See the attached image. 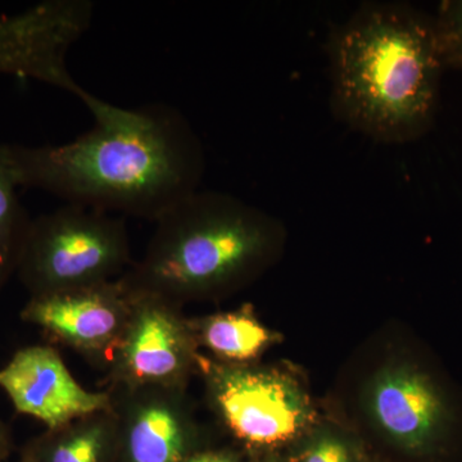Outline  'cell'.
Wrapping results in <instances>:
<instances>
[{"label": "cell", "mask_w": 462, "mask_h": 462, "mask_svg": "<svg viewBox=\"0 0 462 462\" xmlns=\"http://www.w3.org/2000/svg\"><path fill=\"white\" fill-rule=\"evenodd\" d=\"M87 107L96 126L75 141L7 144L20 187L152 223L199 190L205 149L178 108L165 103L121 108L97 97Z\"/></svg>", "instance_id": "1"}, {"label": "cell", "mask_w": 462, "mask_h": 462, "mask_svg": "<svg viewBox=\"0 0 462 462\" xmlns=\"http://www.w3.org/2000/svg\"><path fill=\"white\" fill-rule=\"evenodd\" d=\"M327 50L338 120L384 144L430 132L445 69L434 16L404 3H363L331 32Z\"/></svg>", "instance_id": "2"}, {"label": "cell", "mask_w": 462, "mask_h": 462, "mask_svg": "<svg viewBox=\"0 0 462 462\" xmlns=\"http://www.w3.org/2000/svg\"><path fill=\"white\" fill-rule=\"evenodd\" d=\"M144 256L117 279L132 296L184 306L238 291L281 254L278 218L218 190H197L156 221Z\"/></svg>", "instance_id": "3"}, {"label": "cell", "mask_w": 462, "mask_h": 462, "mask_svg": "<svg viewBox=\"0 0 462 462\" xmlns=\"http://www.w3.org/2000/svg\"><path fill=\"white\" fill-rule=\"evenodd\" d=\"M132 264L123 217L66 203L33 218L16 275L39 297L117 281Z\"/></svg>", "instance_id": "4"}, {"label": "cell", "mask_w": 462, "mask_h": 462, "mask_svg": "<svg viewBox=\"0 0 462 462\" xmlns=\"http://www.w3.org/2000/svg\"><path fill=\"white\" fill-rule=\"evenodd\" d=\"M370 421L416 462H447L462 451V398L442 376L411 360L374 374L365 389Z\"/></svg>", "instance_id": "5"}, {"label": "cell", "mask_w": 462, "mask_h": 462, "mask_svg": "<svg viewBox=\"0 0 462 462\" xmlns=\"http://www.w3.org/2000/svg\"><path fill=\"white\" fill-rule=\"evenodd\" d=\"M199 374L216 415L245 445H285L314 422L315 411L305 389L281 370L218 363L200 355Z\"/></svg>", "instance_id": "6"}, {"label": "cell", "mask_w": 462, "mask_h": 462, "mask_svg": "<svg viewBox=\"0 0 462 462\" xmlns=\"http://www.w3.org/2000/svg\"><path fill=\"white\" fill-rule=\"evenodd\" d=\"M129 294V293H127ZM132 314L107 367V389L188 387L199 373V346L182 307L153 296H132Z\"/></svg>", "instance_id": "7"}, {"label": "cell", "mask_w": 462, "mask_h": 462, "mask_svg": "<svg viewBox=\"0 0 462 462\" xmlns=\"http://www.w3.org/2000/svg\"><path fill=\"white\" fill-rule=\"evenodd\" d=\"M93 16L90 0H45L0 17V74L35 79L87 102L91 94L69 74L66 57Z\"/></svg>", "instance_id": "8"}, {"label": "cell", "mask_w": 462, "mask_h": 462, "mask_svg": "<svg viewBox=\"0 0 462 462\" xmlns=\"http://www.w3.org/2000/svg\"><path fill=\"white\" fill-rule=\"evenodd\" d=\"M130 314L132 298L115 281L30 297L20 316L91 363L108 367Z\"/></svg>", "instance_id": "9"}, {"label": "cell", "mask_w": 462, "mask_h": 462, "mask_svg": "<svg viewBox=\"0 0 462 462\" xmlns=\"http://www.w3.org/2000/svg\"><path fill=\"white\" fill-rule=\"evenodd\" d=\"M107 391L124 462H184L193 455L197 424L187 388L144 385Z\"/></svg>", "instance_id": "10"}, {"label": "cell", "mask_w": 462, "mask_h": 462, "mask_svg": "<svg viewBox=\"0 0 462 462\" xmlns=\"http://www.w3.org/2000/svg\"><path fill=\"white\" fill-rule=\"evenodd\" d=\"M0 389L18 413L42 421L47 430L112 409L109 391H88L79 384L57 349L51 346L18 349L0 369Z\"/></svg>", "instance_id": "11"}, {"label": "cell", "mask_w": 462, "mask_h": 462, "mask_svg": "<svg viewBox=\"0 0 462 462\" xmlns=\"http://www.w3.org/2000/svg\"><path fill=\"white\" fill-rule=\"evenodd\" d=\"M190 325L199 346L218 363L254 364L278 340V334L258 320L251 306L190 319Z\"/></svg>", "instance_id": "12"}, {"label": "cell", "mask_w": 462, "mask_h": 462, "mask_svg": "<svg viewBox=\"0 0 462 462\" xmlns=\"http://www.w3.org/2000/svg\"><path fill=\"white\" fill-rule=\"evenodd\" d=\"M27 447L36 462H106L118 448L117 418L114 409L89 413L45 431Z\"/></svg>", "instance_id": "13"}, {"label": "cell", "mask_w": 462, "mask_h": 462, "mask_svg": "<svg viewBox=\"0 0 462 462\" xmlns=\"http://www.w3.org/2000/svg\"><path fill=\"white\" fill-rule=\"evenodd\" d=\"M18 187L7 144H0V291L16 273L21 249L32 221L18 199Z\"/></svg>", "instance_id": "14"}, {"label": "cell", "mask_w": 462, "mask_h": 462, "mask_svg": "<svg viewBox=\"0 0 462 462\" xmlns=\"http://www.w3.org/2000/svg\"><path fill=\"white\" fill-rule=\"evenodd\" d=\"M434 23L443 65L462 71V0L440 3Z\"/></svg>", "instance_id": "15"}, {"label": "cell", "mask_w": 462, "mask_h": 462, "mask_svg": "<svg viewBox=\"0 0 462 462\" xmlns=\"http://www.w3.org/2000/svg\"><path fill=\"white\" fill-rule=\"evenodd\" d=\"M351 440L339 430L321 428L310 434L298 462H356Z\"/></svg>", "instance_id": "16"}, {"label": "cell", "mask_w": 462, "mask_h": 462, "mask_svg": "<svg viewBox=\"0 0 462 462\" xmlns=\"http://www.w3.org/2000/svg\"><path fill=\"white\" fill-rule=\"evenodd\" d=\"M184 462H236V458L227 452L206 451L197 452Z\"/></svg>", "instance_id": "17"}, {"label": "cell", "mask_w": 462, "mask_h": 462, "mask_svg": "<svg viewBox=\"0 0 462 462\" xmlns=\"http://www.w3.org/2000/svg\"><path fill=\"white\" fill-rule=\"evenodd\" d=\"M9 442H11V437H9V430L5 422L0 421V448L8 451Z\"/></svg>", "instance_id": "18"}, {"label": "cell", "mask_w": 462, "mask_h": 462, "mask_svg": "<svg viewBox=\"0 0 462 462\" xmlns=\"http://www.w3.org/2000/svg\"><path fill=\"white\" fill-rule=\"evenodd\" d=\"M21 462H36L35 457H33L32 452L30 451L29 447H26L25 451H23V460Z\"/></svg>", "instance_id": "19"}, {"label": "cell", "mask_w": 462, "mask_h": 462, "mask_svg": "<svg viewBox=\"0 0 462 462\" xmlns=\"http://www.w3.org/2000/svg\"><path fill=\"white\" fill-rule=\"evenodd\" d=\"M8 451H5V449L0 448V462L5 460V456H7Z\"/></svg>", "instance_id": "20"}]
</instances>
